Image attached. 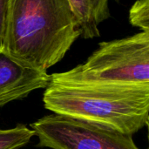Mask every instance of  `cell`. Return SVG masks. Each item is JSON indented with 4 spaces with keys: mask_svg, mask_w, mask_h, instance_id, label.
Segmentation results:
<instances>
[{
    "mask_svg": "<svg viewBox=\"0 0 149 149\" xmlns=\"http://www.w3.org/2000/svg\"><path fill=\"white\" fill-rule=\"evenodd\" d=\"M119 2V0H115ZM84 38L100 36L99 26L110 17V0H68Z\"/></svg>",
    "mask_w": 149,
    "mask_h": 149,
    "instance_id": "obj_6",
    "label": "cell"
},
{
    "mask_svg": "<svg viewBox=\"0 0 149 149\" xmlns=\"http://www.w3.org/2000/svg\"><path fill=\"white\" fill-rule=\"evenodd\" d=\"M51 83L46 71L32 68L0 49V107L14 100L26 98Z\"/></svg>",
    "mask_w": 149,
    "mask_h": 149,
    "instance_id": "obj_5",
    "label": "cell"
},
{
    "mask_svg": "<svg viewBox=\"0 0 149 149\" xmlns=\"http://www.w3.org/2000/svg\"><path fill=\"white\" fill-rule=\"evenodd\" d=\"M38 147L52 149H140L133 136L60 114L31 124Z\"/></svg>",
    "mask_w": 149,
    "mask_h": 149,
    "instance_id": "obj_4",
    "label": "cell"
},
{
    "mask_svg": "<svg viewBox=\"0 0 149 149\" xmlns=\"http://www.w3.org/2000/svg\"><path fill=\"white\" fill-rule=\"evenodd\" d=\"M51 83L149 87V31L100 43L85 63L52 74Z\"/></svg>",
    "mask_w": 149,
    "mask_h": 149,
    "instance_id": "obj_3",
    "label": "cell"
},
{
    "mask_svg": "<svg viewBox=\"0 0 149 149\" xmlns=\"http://www.w3.org/2000/svg\"><path fill=\"white\" fill-rule=\"evenodd\" d=\"M43 102L53 113L132 136L148 125L149 87L50 83L43 95Z\"/></svg>",
    "mask_w": 149,
    "mask_h": 149,
    "instance_id": "obj_2",
    "label": "cell"
},
{
    "mask_svg": "<svg viewBox=\"0 0 149 149\" xmlns=\"http://www.w3.org/2000/svg\"><path fill=\"white\" fill-rule=\"evenodd\" d=\"M5 7H6V0H0V49H2V45H3Z\"/></svg>",
    "mask_w": 149,
    "mask_h": 149,
    "instance_id": "obj_9",
    "label": "cell"
},
{
    "mask_svg": "<svg viewBox=\"0 0 149 149\" xmlns=\"http://www.w3.org/2000/svg\"><path fill=\"white\" fill-rule=\"evenodd\" d=\"M80 35L68 0H6L2 49L32 68L47 71Z\"/></svg>",
    "mask_w": 149,
    "mask_h": 149,
    "instance_id": "obj_1",
    "label": "cell"
},
{
    "mask_svg": "<svg viewBox=\"0 0 149 149\" xmlns=\"http://www.w3.org/2000/svg\"><path fill=\"white\" fill-rule=\"evenodd\" d=\"M34 136V131L25 125L13 128H0V149H18L28 144Z\"/></svg>",
    "mask_w": 149,
    "mask_h": 149,
    "instance_id": "obj_7",
    "label": "cell"
},
{
    "mask_svg": "<svg viewBox=\"0 0 149 149\" xmlns=\"http://www.w3.org/2000/svg\"><path fill=\"white\" fill-rule=\"evenodd\" d=\"M130 24L141 31H149V0H137L129 10Z\"/></svg>",
    "mask_w": 149,
    "mask_h": 149,
    "instance_id": "obj_8",
    "label": "cell"
}]
</instances>
